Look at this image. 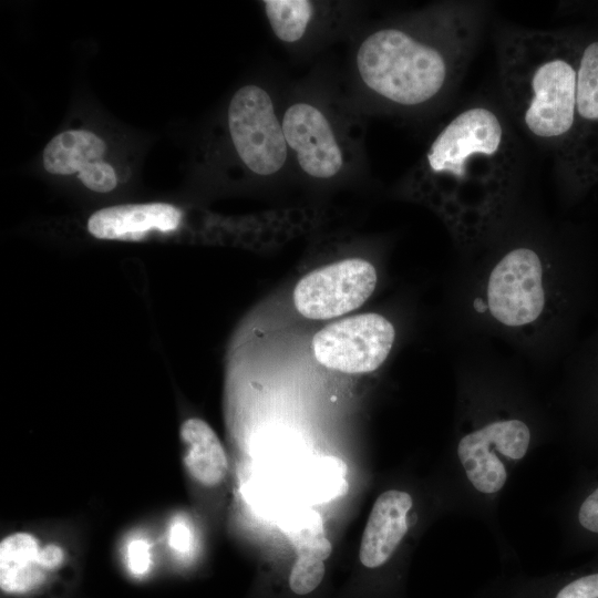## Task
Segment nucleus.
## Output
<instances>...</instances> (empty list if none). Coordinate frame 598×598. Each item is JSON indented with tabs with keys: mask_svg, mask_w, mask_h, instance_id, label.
I'll use <instances>...</instances> for the list:
<instances>
[{
	"mask_svg": "<svg viewBox=\"0 0 598 598\" xmlns=\"http://www.w3.org/2000/svg\"><path fill=\"white\" fill-rule=\"evenodd\" d=\"M453 435L443 494L450 512L483 522L505 555L498 507L517 470L560 435L558 420L523 371L491 344L458 343Z\"/></svg>",
	"mask_w": 598,
	"mask_h": 598,
	"instance_id": "nucleus-1",
	"label": "nucleus"
},
{
	"mask_svg": "<svg viewBox=\"0 0 598 598\" xmlns=\"http://www.w3.org/2000/svg\"><path fill=\"white\" fill-rule=\"evenodd\" d=\"M501 226L465 248L468 254L457 266V343L497 340L535 364H548L575 323L582 270L549 240L504 237Z\"/></svg>",
	"mask_w": 598,
	"mask_h": 598,
	"instance_id": "nucleus-2",
	"label": "nucleus"
},
{
	"mask_svg": "<svg viewBox=\"0 0 598 598\" xmlns=\"http://www.w3.org/2000/svg\"><path fill=\"white\" fill-rule=\"evenodd\" d=\"M518 171V151L505 117L489 104L475 103L440 128L409 184L442 213L467 248L511 214Z\"/></svg>",
	"mask_w": 598,
	"mask_h": 598,
	"instance_id": "nucleus-3",
	"label": "nucleus"
},
{
	"mask_svg": "<svg viewBox=\"0 0 598 598\" xmlns=\"http://www.w3.org/2000/svg\"><path fill=\"white\" fill-rule=\"evenodd\" d=\"M483 7L451 2L381 25L357 48L355 72L382 105L421 111L444 100L460 83L483 23Z\"/></svg>",
	"mask_w": 598,
	"mask_h": 598,
	"instance_id": "nucleus-4",
	"label": "nucleus"
},
{
	"mask_svg": "<svg viewBox=\"0 0 598 598\" xmlns=\"http://www.w3.org/2000/svg\"><path fill=\"white\" fill-rule=\"evenodd\" d=\"M584 39L567 31L514 28L497 40L498 79L517 125L549 150L564 173L575 133Z\"/></svg>",
	"mask_w": 598,
	"mask_h": 598,
	"instance_id": "nucleus-5",
	"label": "nucleus"
},
{
	"mask_svg": "<svg viewBox=\"0 0 598 598\" xmlns=\"http://www.w3.org/2000/svg\"><path fill=\"white\" fill-rule=\"evenodd\" d=\"M227 124L239 159L252 174L272 176L283 168L290 152L281 118L264 87L238 89L228 105Z\"/></svg>",
	"mask_w": 598,
	"mask_h": 598,
	"instance_id": "nucleus-6",
	"label": "nucleus"
},
{
	"mask_svg": "<svg viewBox=\"0 0 598 598\" xmlns=\"http://www.w3.org/2000/svg\"><path fill=\"white\" fill-rule=\"evenodd\" d=\"M395 328L379 313H363L330 323L312 340L313 354L322 365L344 373L377 370L389 357Z\"/></svg>",
	"mask_w": 598,
	"mask_h": 598,
	"instance_id": "nucleus-7",
	"label": "nucleus"
},
{
	"mask_svg": "<svg viewBox=\"0 0 598 598\" xmlns=\"http://www.w3.org/2000/svg\"><path fill=\"white\" fill-rule=\"evenodd\" d=\"M374 266L361 258H349L318 268L297 283L293 302L309 319H330L363 305L375 289Z\"/></svg>",
	"mask_w": 598,
	"mask_h": 598,
	"instance_id": "nucleus-8",
	"label": "nucleus"
},
{
	"mask_svg": "<svg viewBox=\"0 0 598 598\" xmlns=\"http://www.w3.org/2000/svg\"><path fill=\"white\" fill-rule=\"evenodd\" d=\"M586 362L570 369L549 405L558 410L560 435L582 466L598 462V340Z\"/></svg>",
	"mask_w": 598,
	"mask_h": 598,
	"instance_id": "nucleus-9",
	"label": "nucleus"
},
{
	"mask_svg": "<svg viewBox=\"0 0 598 598\" xmlns=\"http://www.w3.org/2000/svg\"><path fill=\"white\" fill-rule=\"evenodd\" d=\"M285 138L299 168L309 177L328 181L344 169L346 152L328 114L317 104L299 100L281 116Z\"/></svg>",
	"mask_w": 598,
	"mask_h": 598,
	"instance_id": "nucleus-10",
	"label": "nucleus"
},
{
	"mask_svg": "<svg viewBox=\"0 0 598 598\" xmlns=\"http://www.w3.org/2000/svg\"><path fill=\"white\" fill-rule=\"evenodd\" d=\"M564 177L576 194L598 184V39L582 42L576 133Z\"/></svg>",
	"mask_w": 598,
	"mask_h": 598,
	"instance_id": "nucleus-11",
	"label": "nucleus"
},
{
	"mask_svg": "<svg viewBox=\"0 0 598 598\" xmlns=\"http://www.w3.org/2000/svg\"><path fill=\"white\" fill-rule=\"evenodd\" d=\"M421 520L414 494L392 487L375 499L365 524L360 560L370 569L389 563Z\"/></svg>",
	"mask_w": 598,
	"mask_h": 598,
	"instance_id": "nucleus-12",
	"label": "nucleus"
},
{
	"mask_svg": "<svg viewBox=\"0 0 598 598\" xmlns=\"http://www.w3.org/2000/svg\"><path fill=\"white\" fill-rule=\"evenodd\" d=\"M553 514L564 553H598V462L581 467L573 486L554 504Z\"/></svg>",
	"mask_w": 598,
	"mask_h": 598,
	"instance_id": "nucleus-13",
	"label": "nucleus"
},
{
	"mask_svg": "<svg viewBox=\"0 0 598 598\" xmlns=\"http://www.w3.org/2000/svg\"><path fill=\"white\" fill-rule=\"evenodd\" d=\"M181 218L179 209L165 203L118 205L95 212L87 229L100 239L141 240L151 231L175 230Z\"/></svg>",
	"mask_w": 598,
	"mask_h": 598,
	"instance_id": "nucleus-14",
	"label": "nucleus"
},
{
	"mask_svg": "<svg viewBox=\"0 0 598 598\" xmlns=\"http://www.w3.org/2000/svg\"><path fill=\"white\" fill-rule=\"evenodd\" d=\"M41 547L35 536L12 533L0 543V587L7 594L21 595L43 585L48 570L40 560Z\"/></svg>",
	"mask_w": 598,
	"mask_h": 598,
	"instance_id": "nucleus-15",
	"label": "nucleus"
},
{
	"mask_svg": "<svg viewBox=\"0 0 598 598\" xmlns=\"http://www.w3.org/2000/svg\"><path fill=\"white\" fill-rule=\"evenodd\" d=\"M183 463L189 475L205 486L218 485L226 476L228 462L214 430L203 420H186L179 431Z\"/></svg>",
	"mask_w": 598,
	"mask_h": 598,
	"instance_id": "nucleus-16",
	"label": "nucleus"
},
{
	"mask_svg": "<svg viewBox=\"0 0 598 598\" xmlns=\"http://www.w3.org/2000/svg\"><path fill=\"white\" fill-rule=\"evenodd\" d=\"M105 142L85 130H70L54 136L43 151V166L54 175H72L81 178L102 161Z\"/></svg>",
	"mask_w": 598,
	"mask_h": 598,
	"instance_id": "nucleus-17",
	"label": "nucleus"
},
{
	"mask_svg": "<svg viewBox=\"0 0 598 598\" xmlns=\"http://www.w3.org/2000/svg\"><path fill=\"white\" fill-rule=\"evenodd\" d=\"M516 595L525 598H598V557L549 580L524 584Z\"/></svg>",
	"mask_w": 598,
	"mask_h": 598,
	"instance_id": "nucleus-18",
	"label": "nucleus"
},
{
	"mask_svg": "<svg viewBox=\"0 0 598 598\" xmlns=\"http://www.w3.org/2000/svg\"><path fill=\"white\" fill-rule=\"evenodd\" d=\"M281 529L298 556L326 560L332 551L322 518L311 508L298 509L287 515L281 523Z\"/></svg>",
	"mask_w": 598,
	"mask_h": 598,
	"instance_id": "nucleus-19",
	"label": "nucleus"
},
{
	"mask_svg": "<svg viewBox=\"0 0 598 598\" xmlns=\"http://www.w3.org/2000/svg\"><path fill=\"white\" fill-rule=\"evenodd\" d=\"M262 6L272 33L283 43L301 41L316 19V4L311 1L265 0Z\"/></svg>",
	"mask_w": 598,
	"mask_h": 598,
	"instance_id": "nucleus-20",
	"label": "nucleus"
},
{
	"mask_svg": "<svg viewBox=\"0 0 598 598\" xmlns=\"http://www.w3.org/2000/svg\"><path fill=\"white\" fill-rule=\"evenodd\" d=\"M346 473L347 466L340 458L331 456L320 458L310 474L312 492L321 501L343 495L348 489Z\"/></svg>",
	"mask_w": 598,
	"mask_h": 598,
	"instance_id": "nucleus-21",
	"label": "nucleus"
},
{
	"mask_svg": "<svg viewBox=\"0 0 598 598\" xmlns=\"http://www.w3.org/2000/svg\"><path fill=\"white\" fill-rule=\"evenodd\" d=\"M324 571L323 560L298 556L289 576L290 589L297 595L311 592L323 579Z\"/></svg>",
	"mask_w": 598,
	"mask_h": 598,
	"instance_id": "nucleus-22",
	"label": "nucleus"
},
{
	"mask_svg": "<svg viewBox=\"0 0 598 598\" xmlns=\"http://www.w3.org/2000/svg\"><path fill=\"white\" fill-rule=\"evenodd\" d=\"M127 566L135 576L147 573L151 566L150 545L145 539H133L127 546Z\"/></svg>",
	"mask_w": 598,
	"mask_h": 598,
	"instance_id": "nucleus-23",
	"label": "nucleus"
},
{
	"mask_svg": "<svg viewBox=\"0 0 598 598\" xmlns=\"http://www.w3.org/2000/svg\"><path fill=\"white\" fill-rule=\"evenodd\" d=\"M192 544V533L188 525L183 519H176L169 530V545L179 553H187Z\"/></svg>",
	"mask_w": 598,
	"mask_h": 598,
	"instance_id": "nucleus-24",
	"label": "nucleus"
},
{
	"mask_svg": "<svg viewBox=\"0 0 598 598\" xmlns=\"http://www.w3.org/2000/svg\"><path fill=\"white\" fill-rule=\"evenodd\" d=\"M65 559L64 550L61 546L56 544H49L41 547L40 560L42 566L48 570L52 571L61 567Z\"/></svg>",
	"mask_w": 598,
	"mask_h": 598,
	"instance_id": "nucleus-25",
	"label": "nucleus"
}]
</instances>
